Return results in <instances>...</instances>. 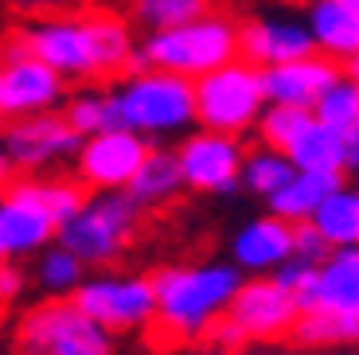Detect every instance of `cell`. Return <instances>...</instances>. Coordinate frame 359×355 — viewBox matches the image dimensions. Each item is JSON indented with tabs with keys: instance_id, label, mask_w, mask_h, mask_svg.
Masks as SVG:
<instances>
[{
	"instance_id": "obj_29",
	"label": "cell",
	"mask_w": 359,
	"mask_h": 355,
	"mask_svg": "<svg viewBox=\"0 0 359 355\" xmlns=\"http://www.w3.org/2000/svg\"><path fill=\"white\" fill-rule=\"evenodd\" d=\"M313 117L324 129H332V133H340V137L351 133L359 125V82H351L348 74H344L340 82H332V86L316 98Z\"/></svg>"
},
{
	"instance_id": "obj_44",
	"label": "cell",
	"mask_w": 359,
	"mask_h": 355,
	"mask_svg": "<svg viewBox=\"0 0 359 355\" xmlns=\"http://www.w3.org/2000/svg\"><path fill=\"white\" fill-rule=\"evenodd\" d=\"M355 196H359V184H355Z\"/></svg>"
},
{
	"instance_id": "obj_21",
	"label": "cell",
	"mask_w": 359,
	"mask_h": 355,
	"mask_svg": "<svg viewBox=\"0 0 359 355\" xmlns=\"http://www.w3.org/2000/svg\"><path fill=\"white\" fill-rule=\"evenodd\" d=\"M285 160L293 164V172H313V176L344 180V145H340V133L324 129L316 117L293 137V145L285 149Z\"/></svg>"
},
{
	"instance_id": "obj_22",
	"label": "cell",
	"mask_w": 359,
	"mask_h": 355,
	"mask_svg": "<svg viewBox=\"0 0 359 355\" xmlns=\"http://www.w3.org/2000/svg\"><path fill=\"white\" fill-rule=\"evenodd\" d=\"M344 180H328V176H313V172H293L289 184L281 187L278 196H269V215H278L281 222L297 227V222H309L316 215V207L332 196Z\"/></svg>"
},
{
	"instance_id": "obj_10",
	"label": "cell",
	"mask_w": 359,
	"mask_h": 355,
	"mask_svg": "<svg viewBox=\"0 0 359 355\" xmlns=\"http://www.w3.org/2000/svg\"><path fill=\"white\" fill-rule=\"evenodd\" d=\"M0 145L8 152L16 176L39 180L43 172L71 164L82 149V137L67 125L63 114H39V117L4 121L0 125Z\"/></svg>"
},
{
	"instance_id": "obj_18",
	"label": "cell",
	"mask_w": 359,
	"mask_h": 355,
	"mask_svg": "<svg viewBox=\"0 0 359 355\" xmlns=\"http://www.w3.org/2000/svg\"><path fill=\"white\" fill-rule=\"evenodd\" d=\"M305 27H309V39H313L316 55L332 62H348L359 55V24L332 0H309L305 4Z\"/></svg>"
},
{
	"instance_id": "obj_15",
	"label": "cell",
	"mask_w": 359,
	"mask_h": 355,
	"mask_svg": "<svg viewBox=\"0 0 359 355\" xmlns=\"http://www.w3.org/2000/svg\"><path fill=\"white\" fill-rule=\"evenodd\" d=\"M305 55H316L305 20L266 12V16H250L246 24H238V59H246L258 71L305 59Z\"/></svg>"
},
{
	"instance_id": "obj_36",
	"label": "cell",
	"mask_w": 359,
	"mask_h": 355,
	"mask_svg": "<svg viewBox=\"0 0 359 355\" xmlns=\"http://www.w3.org/2000/svg\"><path fill=\"white\" fill-rule=\"evenodd\" d=\"M12 180H16V168H12L8 152H4V145H0V187H8Z\"/></svg>"
},
{
	"instance_id": "obj_4",
	"label": "cell",
	"mask_w": 359,
	"mask_h": 355,
	"mask_svg": "<svg viewBox=\"0 0 359 355\" xmlns=\"http://www.w3.org/2000/svg\"><path fill=\"white\" fill-rule=\"evenodd\" d=\"M238 59V24L226 12H207V16L191 20V24L168 27V32H153V36L137 39L133 71H168L180 79H203V74L226 67ZM129 71V74H133Z\"/></svg>"
},
{
	"instance_id": "obj_40",
	"label": "cell",
	"mask_w": 359,
	"mask_h": 355,
	"mask_svg": "<svg viewBox=\"0 0 359 355\" xmlns=\"http://www.w3.org/2000/svg\"><path fill=\"white\" fill-rule=\"evenodd\" d=\"M313 355H359V351H348V347H328V351H313Z\"/></svg>"
},
{
	"instance_id": "obj_32",
	"label": "cell",
	"mask_w": 359,
	"mask_h": 355,
	"mask_svg": "<svg viewBox=\"0 0 359 355\" xmlns=\"http://www.w3.org/2000/svg\"><path fill=\"white\" fill-rule=\"evenodd\" d=\"M86 4V0H0V8L16 16L20 24H32V20H47V16H59V12H71Z\"/></svg>"
},
{
	"instance_id": "obj_8",
	"label": "cell",
	"mask_w": 359,
	"mask_h": 355,
	"mask_svg": "<svg viewBox=\"0 0 359 355\" xmlns=\"http://www.w3.org/2000/svg\"><path fill=\"white\" fill-rule=\"evenodd\" d=\"M67 90L71 86L51 67H43L24 51L16 32L4 36V47H0V117L4 121L59 114L67 102Z\"/></svg>"
},
{
	"instance_id": "obj_25",
	"label": "cell",
	"mask_w": 359,
	"mask_h": 355,
	"mask_svg": "<svg viewBox=\"0 0 359 355\" xmlns=\"http://www.w3.org/2000/svg\"><path fill=\"white\" fill-rule=\"evenodd\" d=\"M297 347H309V351H328V347H348L359 344V316H332V312H301L289 332Z\"/></svg>"
},
{
	"instance_id": "obj_35",
	"label": "cell",
	"mask_w": 359,
	"mask_h": 355,
	"mask_svg": "<svg viewBox=\"0 0 359 355\" xmlns=\"http://www.w3.org/2000/svg\"><path fill=\"white\" fill-rule=\"evenodd\" d=\"M340 145H344V176H348V172L359 176V125L351 129V133L340 137Z\"/></svg>"
},
{
	"instance_id": "obj_20",
	"label": "cell",
	"mask_w": 359,
	"mask_h": 355,
	"mask_svg": "<svg viewBox=\"0 0 359 355\" xmlns=\"http://www.w3.org/2000/svg\"><path fill=\"white\" fill-rule=\"evenodd\" d=\"M129 199H133L141 211H156V207H168L172 199L184 192V176H180L176 152L164 149V145H153L144 152L137 176L129 180Z\"/></svg>"
},
{
	"instance_id": "obj_43",
	"label": "cell",
	"mask_w": 359,
	"mask_h": 355,
	"mask_svg": "<svg viewBox=\"0 0 359 355\" xmlns=\"http://www.w3.org/2000/svg\"><path fill=\"white\" fill-rule=\"evenodd\" d=\"M4 36H8V27H0V47H4Z\"/></svg>"
},
{
	"instance_id": "obj_42",
	"label": "cell",
	"mask_w": 359,
	"mask_h": 355,
	"mask_svg": "<svg viewBox=\"0 0 359 355\" xmlns=\"http://www.w3.org/2000/svg\"><path fill=\"white\" fill-rule=\"evenodd\" d=\"M199 355H226V351H215V347H207V351H199Z\"/></svg>"
},
{
	"instance_id": "obj_16",
	"label": "cell",
	"mask_w": 359,
	"mask_h": 355,
	"mask_svg": "<svg viewBox=\"0 0 359 355\" xmlns=\"http://www.w3.org/2000/svg\"><path fill=\"white\" fill-rule=\"evenodd\" d=\"M340 79H344L340 62L324 59V55H305V59L262 71V94H266V106H289V109H309L313 114L316 98Z\"/></svg>"
},
{
	"instance_id": "obj_17",
	"label": "cell",
	"mask_w": 359,
	"mask_h": 355,
	"mask_svg": "<svg viewBox=\"0 0 359 355\" xmlns=\"http://www.w3.org/2000/svg\"><path fill=\"white\" fill-rule=\"evenodd\" d=\"M231 266L243 277H269L278 266L293 257V227L281 222L278 215L250 219L243 231L231 239Z\"/></svg>"
},
{
	"instance_id": "obj_2",
	"label": "cell",
	"mask_w": 359,
	"mask_h": 355,
	"mask_svg": "<svg viewBox=\"0 0 359 355\" xmlns=\"http://www.w3.org/2000/svg\"><path fill=\"white\" fill-rule=\"evenodd\" d=\"M156 312L149 328L156 332L161 347H180L207 340L211 324L226 312L238 285L246 281L234 266L207 262V266H164L153 277Z\"/></svg>"
},
{
	"instance_id": "obj_37",
	"label": "cell",
	"mask_w": 359,
	"mask_h": 355,
	"mask_svg": "<svg viewBox=\"0 0 359 355\" xmlns=\"http://www.w3.org/2000/svg\"><path fill=\"white\" fill-rule=\"evenodd\" d=\"M238 355H289V351H278L273 344H258V347H246V351H238Z\"/></svg>"
},
{
	"instance_id": "obj_34",
	"label": "cell",
	"mask_w": 359,
	"mask_h": 355,
	"mask_svg": "<svg viewBox=\"0 0 359 355\" xmlns=\"http://www.w3.org/2000/svg\"><path fill=\"white\" fill-rule=\"evenodd\" d=\"M24 285H27V274H24V266H16V262H4L0 266V312L4 309H12V304L24 297Z\"/></svg>"
},
{
	"instance_id": "obj_24",
	"label": "cell",
	"mask_w": 359,
	"mask_h": 355,
	"mask_svg": "<svg viewBox=\"0 0 359 355\" xmlns=\"http://www.w3.org/2000/svg\"><path fill=\"white\" fill-rule=\"evenodd\" d=\"M207 12H215V0H129L126 4V20L133 27H141L144 36L191 24Z\"/></svg>"
},
{
	"instance_id": "obj_30",
	"label": "cell",
	"mask_w": 359,
	"mask_h": 355,
	"mask_svg": "<svg viewBox=\"0 0 359 355\" xmlns=\"http://www.w3.org/2000/svg\"><path fill=\"white\" fill-rule=\"evenodd\" d=\"M309 121H313V114H309V109L266 106V109H262V117H258V125H254V133H258V145L285 152L289 145H293V137L301 133Z\"/></svg>"
},
{
	"instance_id": "obj_46",
	"label": "cell",
	"mask_w": 359,
	"mask_h": 355,
	"mask_svg": "<svg viewBox=\"0 0 359 355\" xmlns=\"http://www.w3.org/2000/svg\"><path fill=\"white\" fill-rule=\"evenodd\" d=\"M0 125H4V117H0Z\"/></svg>"
},
{
	"instance_id": "obj_12",
	"label": "cell",
	"mask_w": 359,
	"mask_h": 355,
	"mask_svg": "<svg viewBox=\"0 0 359 355\" xmlns=\"http://www.w3.org/2000/svg\"><path fill=\"white\" fill-rule=\"evenodd\" d=\"M176 164L184 187L191 192H207V196H231L238 192V168H243V141L234 137H219L207 129H191L188 137H180Z\"/></svg>"
},
{
	"instance_id": "obj_28",
	"label": "cell",
	"mask_w": 359,
	"mask_h": 355,
	"mask_svg": "<svg viewBox=\"0 0 359 355\" xmlns=\"http://www.w3.org/2000/svg\"><path fill=\"white\" fill-rule=\"evenodd\" d=\"M82 281H86V266L59 242L36 254V285L43 289V297H74Z\"/></svg>"
},
{
	"instance_id": "obj_45",
	"label": "cell",
	"mask_w": 359,
	"mask_h": 355,
	"mask_svg": "<svg viewBox=\"0 0 359 355\" xmlns=\"http://www.w3.org/2000/svg\"><path fill=\"white\" fill-rule=\"evenodd\" d=\"M0 196H4V187H0Z\"/></svg>"
},
{
	"instance_id": "obj_38",
	"label": "cell",
	"mask_w": 359,
	"mask_h": 355,
	"mask_svg": "<svg viewBox=\"0 0 359 355\" xmlns=\"http://www.w3.org/2000/svg\"><path fill=\"white\" fill-rule=\"evenodd\" d=\"M332 4H340V8H344V12H348V16L359 24V0H332Z\"/></svg>"
},
{
	"instance_id": "obj_33",
	"label": "cell",
	"mask_w": 359,
	"mask_h": 355,
	"mask_svg": "<svg viewBox=\"0 0 359 355\" xmlns=\"http://www.w3.org/2000/svg\"><path fill=\"white\" fill-rule=\"evenodd\" d=\"M293 257L305 266H324L332 257V246L313 231V222H297L293 227Z\"/></svg>"
},
{
	"instance_id": "obj_31",
	"label": "cell",
	"mask_w": 359,
	"mask_h": 355,
	"mask_svg": "<svg viewBox=\"0 0 359 355\" xmlns=\"http://www.w3.org/2000/svg\"><path fill=\"white\" fill-rule=\"evenodd\" d=\"M36 196H39V203L47 207V215L63 227L67 219H74V215L82 211L90 192L74 176H51V180H36Z\"/></svg>"
},
{
	"instance_id": "obj_5",
	"label": "cell",
	"mask_w": 359,
	"mask_h": 355,
	"mask_svg": "<svg viewBox=\"0 0 359 355\" xmlns=\"http://www.w3.org/2000/svg\"><path fill=\"white\" fill-rule=\"evenodd\" d=\"M144 211L129 199V192H90L82 211L67 219L55 242L71 250L86 269L114 266L141 231Z\"/></svg>"
},
{
	"instance_id": "obj_1",
	"label": "cell",
	"mask_w": 359,
	"mask_h": 355,
	"mask_svg": "<svg viewBox=\"0 0 359 355\" xmlns=\"http://www.w3.org/2000/svg\"><path fill=\"white\" fill-rule=\"evenodd\" d=\"M16 39L32 59L51 67L71 86H98L106 79H121L133 71L137 36L126 12L106 4H79L71 12L16 27Z\"/></svg>"
},
{
	"instance_id": "obj_6",
	"label": "cell",
	"mask_w": 359,
	"mask_h": 355,
	"mask_svg": "<svg viewBox=\"0 0 359 355\" xmlns=\"http://www.w3.org/2000/svg\"><path fill=\"white\" fill-rule=\"evenodd\" d=\"M191 98H196V129L243 141L246 133H254L266 109L262 71L246 59H231L226 67L191 82Z\"/></svg>"
},
{
	"instance_id": "obj_26",
	"label": "cell",
	"mask_w": 359,
	"mask_h": 355,
	"mask_svg": "<svg viewBox=\"0 0 359 355\" xmlns=\"http://www.w3.org/2000/svg\"><path fill=\"white\" fill-rule=\"evenodd\" d=\"M293 176V164L285 160V152L278 149H266V145H254V149L243 152V168H238V187L250 192L258 199L278 196L281 187L289 184Z\"/></svg>"
},
{
	"instance_id": "obj_41",
	"label": "cell",
	"mask_w": 359,
	"mask_h": 355,
	"mask_svg": "<svg viewBox=\"0 0 359 355\" xmlns=\"http://www.w3.org/2000/svg\"><path fill=\"white\" fill-rule=\"evenodd\" d=\"M4 262H8V250H4V239H0V266H4Z\"/></svg>"
},
{
	"instance_id": "obj_9",
	"label": "cell",
	"mask_w": 359,
	"mask_h": 355,
	"mask_svg": "<svg viewBox=\"0 0 359 355\" xmlns=\"http://www.w3.org/2000/svg\"><path fill=\"white\" fill-rule=\"evenodd\" d=\"M74 309L94 320L102 332H141L153 324L156 297L153 281L137 274H98L74 289Z\"/></svg>"
},
{
	"instance_id": "obj_3",
	"label": "cell",
	"mask_w": 359,
	"mask_h": 355,
	"mask_svg": "<svg viewBox=\"0 0 359 355\" xmlns=\"http://www.w3.org/2000/svg\"><path fill=\"white\" fill-rule=\"evenodd\" d=\"M109 90L117 129H129L141 141L156 145L168 137H188L196 129V98L191 82L168 71H133L121 74Z\"/></svg>"
},
{
	"instance_id": "obj_13",
	"label": "cell",
	"mask_w": 359,
	"mask_h": 355,
	"mask_svg": "<svg viewBox=\"0 0 359 355\" xmlns=\"http://www.w3.org/2000/svg\"><path fill=\"white\" fill-rule=\"evenodd\" d=\"M153 149L129 129H106L98 137H86L79 149L74 164V180L86 192H126L129 180L137 176L144 152Z\"/></svg>"
},
{
	"instance_id": "obj_11",
	"label": "cell",
	"mask_w": 359,
	"mask_h": 355,
	"mask_svg": "<svg viewBox=\"0 0 359 355\" xmlns=\"http://www.w3.org/2000/svg\"><path fill=\"white\" fill-rule=\"evenodd\" d=\"M223 316L238 328V336L246 344L258 347V344H278V340H285L293 332L301 309H297V301L273 277H246L238 285L234 301L226 304Z\"/></svg>"
},
{
	"instance_id": "obj_23",
	"label": "cell",
	"mask_w": 359,
	"mask_h": 355,
	"mask_svg": "<svg viewBox=\"0 0 359 355\" xmlns=\"http://www.w3.org/2000/svg\"><path fill=\"white\" fill-rule=\"evenodd\" d=\"M309 222H313V231L332 250L359 246V196H355V187L340 184L332 196L316 207V215Z\"/></svg>"
},
{
	"instance_id": "obj_27",
	"label": "cell",
	"mask_w": 359,
	"mask_h": 355,
	"mask_svg": "<svg viewBox=\"0 0 359 355\" xmlns=\"http://www.w3.org/2000/svg\"><path fill=\"white\" fill-rule=\"evenodd\" d=\"M59 114L67 117V125H71L82 141L106 133V129H117V117H114V106H109V90L106 86L67 90V102H63Z\"/></svg>"
},
{
	"instance_id": "obj_39",
	"label": "cell",
	"mask_w": 359,
	"mask_h": 355,
	"mask_svg": "<svg viewBox=\"0 0 359 355\" xmlns=\"http://www.w3.org/2000/svg\"><path fill=\"white\" fill-rule=\"evenodd\" d=\"M344 74H348L351 82H359V55H355V59H348V62H344Z\"/></svg>"
},
{
	"instance_id": "obj_14",
	"label": "cell",
	"mask_w": 359,
	"mask_h": 355,
	"mask_svg": "<svg viewBox=\"0 0 359 355\" xmlns=\"http://www.w3.org/2000/svg\"><path fill=\"white\" fill-rule=\"evenodd\" d=\"M59 234V222L47 215V207L36 196V180L16 176L0 196V239L8 257H27L47 250Z\"/></svg>"
},
{
	"instance_id": "obj_7",
	"label": "cell",
	"mask_w": 359,
	"mask_h": 355,
	"mask_svg": "<svg viewBox=\"0 0 359 355\" xmlns=\"http://www.w3.org/2000/svg\"><path fill=\"white\" fill-rule=\"evenodd\" d=\"M20 355H114V336L74 309L71 297H47L20 312Z\"/></svg>"
},
{
	"instance_id": "obj_19",
	"label": "cell",
	"mask_w": 359,
	"mask_h": 355,
	"mask_svg": "<svg viewBox=\"0 0 359 355\" xmlns=\"http://www.w3.org/2000/svg\"><path fill=\"white\" fill-rule=\"evenodd\" d=\"M316 309L332 316H359V246L332 250L316 266Z\"/></svg>"
}]
</instances>
